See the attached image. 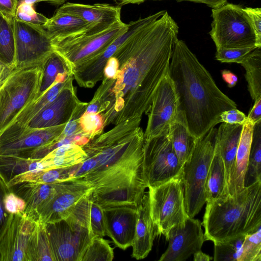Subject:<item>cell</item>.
Instances as JSON below:
<instances>
[{"label":"cell","mask_w":261,"mask_h":261,"mask_svg":"<svg viewBox=\"0 0 261 261\" xmlns=\"http://www.w3.org/2000/svg\"><path fill=\"white\" fill-rule=\"evenodd\" d=\"M82 124L86 130L92 131L100 127L101 119L96 113H88L83 117Z\"/></svg>","instance_id":"46"},{"label":"cell","mask_w":261,"mask_h":261,"mask_svg":"<svg viewBox=\"0 0 261 261\" xmlns=\"http://www.w3.org/2000/svg\"><path fill=\"white\" fill-rule=\"evenodd\" d=\"M120 5H126L128 4H140L146 0H114Z\"/></svg>","instance_id":"55"},{"label":"cell","mask_w":261,"mask_h":261,"mask_svg":"<svg viewBox=\"0 0 261 261\" xmlns=\"http://www.w3.org/2000/svg\"><path fill=\"white\" fill-rule=\"evenodd\" d=\"M240 64L246 71L248 89L255 100L261 97V47L254 49Z\"/></svg>","instance_id":"31"},{"label":"cell","mask_w":261,"mask_h":261,"mask_svg":"<svg viewBox=\"0 0 261 261\" xmlns=\"http://www.w3.org/2000/svg\"><path fill=\"white\" fill-rule=\"evenodd\" d=\"M212 259V257L203 253L201 250L193 254V260L194 261H210Z\"/></svg>","instance_id":"54"},{"label":"cell","mask_w":261,"mask_h":261,"mask_svg":"<svg viewBox=\"0 0 261 261\" xmlns=\"http://www.w3.org/2000/svg\"><path fill=\"white\" fill-rule=\"evenodd\" d=\"M42 26L47 33L53 46L64 40L84 34L89 29L81 18L58 10Z\"/></svg>","instance_id":"21"},{"label":"cell","mask_w":261,"mask_h":261,"mask_svg":"<svg viewBox=\"0 0 261 261\" xmlns=\"http://www.w3.org/2000/svg\"><path fill=\"white\" fill-rule=\"evenodd\" d=\"M42 169L44 166L41 159L0 154V177L7 184L17 175Z\"/></svg>","instance_id":"28"},{"label":"cell","mask_w":261,"mask_h":261,"mask_svg":"<svg viewBox=\"0 0 261 261\" xmlns=\"http://www.w3.org/2000/svg\"><path fill=\"white\" fill-rule=\"evenodd\" d=\"M187 1L198 3L204 4L212 8H215L227 3V0H177Z\"/></svg>","instance_id":"51"},{"label":"cell","mask_w":261,"mask_h":261,"mask_svg":"<svg viewBox=\"0 0 261 261\" xmlns=\"http://www.w3.org/2000/svg\"><path fill=\"white\" fill-rule=\"evenodd\" d=\"M245 236H239L214 244L213 260L238 261L242 253V245Z\"/></svg>","instance_id":"36"},{"label":"cell","mask_w":261,"mask_h":261,"mask_svg":"<svg viewBox=\"0 0 261 261\" xmlns=\"http://www.w3.org/2000/svg\"><path fill=\"white\" fill-rule=\"evenodd\" d=\"M17 6V0H0V12L10 20L15 17Z\"/></svg>","instance_id":"45"},{"label":"cell","mask_w":261,"mask_h":261,"mask_svg":"<svg viewBox=\"0 0 261 261\" xmlns=\"http://www.w3.org/2000/svg\"><path fill=\"white\" fill-rule=\"evenodd\" d=\"M77 165L66 168L42 169L27 172L14 177L7 185L10 187L23 181H33L47 184L58 183L71 179Z\"/></svg>","instance_id":"27"},{"label":"cell","mask_w":261,"mask_h":261,"mask_svg":"<svg viewBox=\"0 0 261 261\" xmlns=\"http://www.w3.org/2000/svg\"><path fill=\"white\" fill-rule=\"evenodd\" d=\"M87 158L81 148L69 144L58 147L41 159L44 169L66 168L82 162Z\"/></svg>","instance_id":"26"},{"label":"cell","mask_w":261,"mask_h":261,"mask_svg":"<svg viewBox=\"0 0 261 261\" xmlns=\"http://www.w3.org/2000/svg\"><path fill=\"white\" fill-rule=\"evenodd\" d=\"M117 67L118 61L117 59L113 56L110 58L105 70L106 76L108 77H114L117 72Z\"/></svg>","instance_id":"49"},{"label":"cell","mask_w":261,"mask_h":261,"mask_svg":"<svg viewBox=\"0 0 261 261\" xmlns=\"http://www.w3.org/2000/svg\"><path fill=\"white\" fill-rule=\"evenodd\" d=\"M45 224L54 261H80L92 239L88 230L70 216Z\"/></svg>","instance_id":"8"},{"label":"cell","mask_w":261,"mask_h":261,"mask_svg":"<svg viewBox=\"0 0 261 261\" xmlns=\"http://www.w3.org/2000/svg\"><path fill=\"white\" fill-rule=\"evenodd\" d=\"M140 77L139 69L136 67L128 68L124 72L123 82L128 86L136 84Z\"/></svg>","instance_id":"48"},{"label":"cell","mask_w":261,"mask_h":261,"mask_svg":"<svg viewBox=\"0 0 261 261\" xmlns=\"http://www.w3.org/2000/svg\"><path fill=\"white\" fill-rule=\"evenodd\" d=\"M10 188L25 202L26 206L23 213L38 220V211L52 195L55 184L23 181Z\"/></svg>","instance_id":"23"},{"label":"cell","mask_w":261,"mask_h":261,"mask_svg":"<svg viewBox=\"0 0 261 261\" xmlns=\"http://www.w3.org/2000/svg\"><path fill=\"white\" fill-rule=\"evenodd\" d=\"M10 191V188L0 177V238L6 227L10 214L6 210L4 203L5 195Z\"/></svg>","instance_id":"43"},{"label":"cell","mask_w":261,"mask_h":261,"mask_svg":"<svg viewBox=\"0 0 261 261\" xmlns=\"http://www.w3.org/2000/svg\"><path fill=\"white\" fill-rule=\"evenodd\" d=\"M15 47V67L42 64L54 51L50 39L42 25L12 20Z\"/></svg>","instance_id":"9"},{"label":"cell","mask_w":261,"mask_h":261,"mask_svg":"<svg viewBox=\"0 0 261 261\" xmlns=\"http://www.w3.org/2000/svg\"><path fill=\"white\" fill-rule=\"evenodd\" d=\"M61 87L60 82L55 83L44 95L34 100L24 108L18 115L10 126L16 128L26 127L32 119L41 110L56 99L58 96Z\"/></svg>","instance_id":"33"},{"label":"cell","mask_w":261,"mask_h":261,"mask_svg":"<svg viewBox=\"0 0 261 261\" xmlns=\"http://www.w3.org/2000/svg\"><path fill=\"white\" fill-rule=\"evenodd\" d=\"M27 256L28 261H54L45 223L37 220L28 244Z\"/></svg>","instance_id":"30"},{"label":"cell","mask_w":261,"mask_h":261,"mask_svg":"<svg viewBox=\"0 0 261 261\" xmlns=\"http://www.w3.org/2000/svg\"><path fill=\"white\" fill-rule=\"evenodd\" d=\"M128 24L121 20L110 28L94 34H83L66 39L53 46L61 56L69 55L77 61L103 51L116 39L124 34Z\"/></svg>","instance_id":"14"},{"label":"cell","mask_w":261,"mask_h":261,"mask_svg":"<svg viewBox=\"0 0 261 261\" xmlns=\"http://www.w3.org/2000/svg\"><path fill=\"white\" fill-rule=\"evenodd\" d=\"M248 16L254 30L258 47H261V8H243Z\"/></svg>","instance_id":"42"},{"label":"cell","mask_w":261,"mask_h":261,"mask_svg":"<svg viewBox=\"0 0 261 261\" xmlns=\"http://www.w3.org/2000/svg\"><path fill=\"white\" fill-rule=\"evenodd\" d=\"M147 186L142 174H133L93 188L92 199L102 208L130 205L137 207Z\"/></svg>","instance_id":"11"},{"label":"cell","mask_w":261,"mask_h":261,"mask_svg":"<svg viewBox=\"0 0 261 261\" xmlns=\"http://www.w3.org/2000/svg\"><path fill=\"white\" fill-rule=\"evenodd\" d=\"M220 122L231 124L243 125L247 122V116L237 109H232L223 112L220 116Z\"/></svg>","instance_id":"44"},{"label":"cell","mask_w":261,"mask_h":261,"mask_svg":"<svg viewBox=\"0 0 261 261\" xmlns=\"http://www.w3.org/2000/svg\"><path fill=\"white\" fill-rule=\"evenodd\" d=\"M37 222L24 213L10 214L0 238L1 261H28L27 248Z\"/></svg>","instance_id":"13"},{"label":"cell","mask_w":261,"mask_h":261,"mask_svg":"<svg viewBox=\"0 0 261 261\" xmlns=\"http://www.w3.org/2000/svg\"><path fill=\"white\" fill-rule=\"evenodd\" d=\"M61 55L54 51L42 64V74L40 86L36 99L44 95L56 82Z\"/></svg>","instance_id":"37"},{"label":"cell","mask_w":261,"mask_h":261,"mask_svg":"<svg viewBox=\"0 0 261 261\" xmlns=\"http://www.w3.org/2000/svg\"><path fill=\"white\" fill-rule=\"evenodd\" d=\"M12 20L8 19L0 12V67L2 69L15 66V37Z\"/></svg>","instance_id":"32"},{"label":"cell","mask_w":261,"mask_h":261,"mask_svg":"<svg viewBox=\"0 0 261 261\" xmlns=\"http://www.w3.org/2000/svg\"><path fill=\"white\" fill-rule=\"evenodd\" d=\"M206 202L228 196L227 186L223 161L216 142L214 155L205 182Z\"/></svg>","instance_id":"25"},{"label":"cell","mask_w":261,"mask_h":261,"mask_svg":"<svg viewBox=\"0 0 261 261\" xmlns=\"http://www.w3.org/2000/svg\"><path fill=\"white\" fill-rule=\"evenodd\" d=\"M261 180V120L253 125L247 173Z\"/></svg>","instance_id":"35"},{"label":"cell","mask_w":261,"mask_h":261,"mask_svg":"<svg viewBox=\"0 0 261 261\" xmlns=\"http://www.w3.org/2000/svg\"><path fill=\"white\" fill-rule=\"evenodd\" d=\"M93 189L82 179H70L55 184L51 197L38 211V220L53 222L67 218L78 201Z\"/></svg>","instance_id":"10"},{"label":"cell","mask_w":261,"mask_h":261,"mask_svg":"<svg viewBox=\"0 0 261 261\" xmlns=\"http://www.w3.org/2000/svg\"><path fill=\"white\" fill-rule=\"evenodd\" d=\"M217 129L212 128L197 141L193 152L183 166L182 182L186 209L194 218L206 203L205 182L214 153Z\"/></svg>","instance_id":"4"},{"label":"cell","mask_w":261,"mask_h":261,"mask_svg":"<svg viewBox=\"0 0 261 261\" xmlns=\"http://www.w3.org/2000/svg\"><path fill=\"white\" fill-rule=\"evenodd\" d=\"M98 110V107L95 104L90 105L87 109L88 113H96Z\"/></svg>","instance_id":"56"},{"label":"cell","mask_w":261,"mask_h":261,"mask_svg":"<svg viewBox=\"0 0 261 261\" xmlns=\"http://www.w3.org/2000/svg\"><path fill=\"white\" fill-rule=\"evenodd\" d=\"M57 10L75 15L88 25L84 34H94L101 32L121 21V6L108 4L96 3L85 5L66 3Z\"/></svg>","instance_id":"18"},{"label":"cell","mask_w":261,"mask_h":261,"mask_svg":"<svg viewBox=\"0 0 261 261\" xmlns=\"http://www.w3.org/2000/svg\"><path fill=\"white\" fill-rule=\"evenodd\" d=\"M221 74L224 81L227 84L229 88L236 86L238 82V77L230 70L224 69L221 71Z\"/></svg>","instance_id":"50"},{"label":"cell","mask_w":261,"mask_h":261,"mask_svg":"<svg viewBox=\"0 0 261 261\" xmlns=\"http://www.w3.org/2000/svg\"><path fill=\"white\" fill-rule=\"evenodd\" d=\"M153 107L147 139L169 129L177 120L178 100L174 86L168 74L162 80L152 97Z\"/></svg>","instance_id":"16"},{"label":"cell","mask_w":261,"mask_h":261,"mask_svg":"<svg viewBox=\"0 0 261 261\" xmlns=\"http://www.w3.org/2000/svg\"><path fill=\"white\" fill-rule=\"evenodd\" d=\"M169 133L178 161L184 166L192 155L198 139L190 133L184 124L178 121L171 125Z\"/></svg>","instance_id":"29"},{"label":"cell","mask_w":261,"mask_h":261,"mask_svg":"<svg viewBox=\"0 0 261 261\" xmlns=\"http://www.w3.org/2000/svg\"><path fill=\"white\" fill-rule=\"evenodd\" d=\"M57 132L54 127L35 128L9 126L0 135V154L30 158L36 150L54 141Z\"/></svg>","instance_id":"12"},{"label":"cell","mask_w":261,"mask_h":261,"mask_svg":"<svg viewBox=\"0 0 261 261\" xmlns=\"http://www.w3.org/2000/svg\"><path fill=\"white\" fill-rule=\"evenodd\" d=\"M4 203L6 210L9 214L23 213L26 206L24 200L11 190L5 195Z\"/></svg>","instance_id":"41"},{"label":"cell","mask_w":261,"mask_h":261,"mask_svg":"<svg viewBox=\"0 0 261 261\" xmlns=\"http://www.w3.org/2000/svg\"><path fill=\"white\" fill-rule=\"evenodd\" d=\"M253 124L247 121L243 124L233 171L227 187L228 195L233 196L245 187Z\"/></svg>","instance_id":"20"},{"label":"cell","mask_w":261,"mask_h":261,"mask_svg":"<svg viewBox=\"0 0 261 261\" xmlns=\"http://www.w3.org/2000/svg\"><path fill=\"white\" fill-rule=\"evenodd\" d=\"M261 120V97L254 100V105L247 116V121L254 124Z\"/></svg>","instance_id":"47"},{"label":"cell","mask_w":261,"mask_h":261,"mask_svg":"<svg viewBox=\"0 0 261 261\" xmlns=\"http://www.w3.org/2000/svg\"><path fill=\"white\" fill-rule=\"evenodd\" d=\"M0 260L1 261V254H0Z\"/></svg>","instance_id":"58"},{"label":"cell","mask_w":261,"mask_h":261,"mask_svg":"<svg viewBox=\"0 0 261 261\" xmlns=\"http://www.w3.org/2000/svg\"><path fill=\"white\" fill-rule=\"evenodd\" d=\"M178 100V121L197 139L220 123L225 111L237 104L223 93L183 41L176 39L168 71Z\"/></svg>","instance_id":"1"},{"label":"cell","mask_w":261,"mask_h":261,"mask_svg":"<svg viewBox=\"0 0 261 261\" xmlns=\"http://www.w3.org/2000/svg\"><path fill=\"white\" fill-rule=\"evenodd\" d=\"M77 124L74 120L69 121L64 128V134L67 137L71 136L76 130Z\"/></svg>","instance_id":"53"},{"label":"cell","mask_w":261,"mask_h":261,"mask_svg":"<svg viewBox=\"0 0 261 261\" xmlns=\"http://www.w3.org/2000/svg\"><path fill=\"white\" fill-rule=\"evenodd\" d=\"M169 130L147 139L143 146V175L147 188L182 174L183 166L173 148Z\"/></svg>","instance_id":"7"},{"label":"cell","mask_w":261,"mask_h":261,"mask_svg":"<svg viewBox=\"0 0 261 261\" xmlns=\"http://www.w3.org/2000/svg\"><path fill=\"white\" fill-rule=\"evenodd\" d=\"M90 192L78 201L69 216L85 227L92 238L103 237L106 236L103 208L92 199Z\"/></svg>","instance_id":"22"},{"label":"cell","mask_w":261,"mask_h":261,"mask_svg":"<svg viewBox=\"0 0 261 261\" xmlns=\"http://www.w3.org/2000/svg\"><path fill=\"white\" fill-rule=\"evenodd\" d=\"M182 175L148 188L150 212L156 237L162 235L166 239L173 227L184 224L189 217L185 206Z\"/></svg>","instance_id":"5"},{"label":"cell","mask_w":261,"mask_h":261,"mask_svg":"<svg viewBox=\"0 0 261 261\" xmlns=\"http://www.w3.org/2000/svg\"><path fill=\"white\" fill-rule=\"evenodd\" d=\"M243 125L223 122L217 129V142L224 165L227 187L234 165Z\"/></svg>","instance_id":"24"},{"label":"cell","mask_w":261,"mask_h":261,"mask_svg":"<svg viewBox=\"0 0 261 261\" xmlns=\"http://www.w3.org/2000/svg\"><path fill=\"white\" fill-rule=\"evenodd\" d=\"M33 5L25 3L19 4L17 8L15 18L22 22L42 25L46 22L48 18L36 12Z\"/></svg>","instance_id":"39"},{"label":"cell","mask_w":261,"mask_h":261,"mask_svg":"<svg viewBox=\"0 0 261 261\" xmlns=\"http://www.w3.org/2000/svg\"><path fill=\"white\" fill-rule=\"evenodd\" d=\"M106 236L122 250L132 246L135 237L138 211L130 205L103 208Z\"/></svg>","instance_id":"17"},{"label":"cell","mask_w":261,"mask_h":261,"mask_svg":"<svg viewBox=\"0 0 261 261\" xmlns=\"http://www.w3.org/2000/svg\"><path fill=\"white\" fill-rule=\"evenodd\" d=\"M168 246L160 261H184L201 250L205 241L202 223L188 217L186 222L173 227L167 238Z\"/></svg>","instance_id":"15"},{"label":"cell","mask_w":261,"mask_h":261,"mask_svg":"<svg viewBox=\"0 0 261 261\" xmlns=\"http://www.w3.org/2000/svg\"><path fill=\"white\" fill-rule=\"evenodd\" d=\"M238 261H261V228L245 236Z\"/></svg>","instance_id":"38"},{"label":"cell","mask_w":261,"mask_h":261,"mask_svg":"<svg viewBox=\"0 0 261 261\" xmlns=\"http://www.w3.org/2000/svg\"><path fill=\"white\" fill-rule=\"evenodd\" d=\"M42 74V64L3 68L0 76V135L36 99Z\"/></svg>","instance_id":"3"},{"label":"cell","mask_w":261,"mask_h":261,"mask_svg":"<svg viewBox=\"0 0 261 261\" xmlns=\"http://www.w3.org/2000/svg\"><path fill=\"white\" fill-rule=\"evenodd\" d=\"M114 250L107 240L95 236L90 240L80 261H112Z\"/></svg>","instance_id":"34"},{"label":"cell","mask_w":261,"mask_h":261,"mask_svg":"<svg viewBox=\"0 0 261 261\" xmlns=\"http://www.w3.org/2000/svg\"><path fill=\"white\" fill-rule=\"evenodd\" d=\"M255 48H217L215 58L223 63L240 64Z\"/></svg>","instance_id":"40"},{"label":"cell","mask_w":261,"mask_h":261,"mask_svg":"<svg viewBox=\"0 0 261 261\" xmlns=\"http://www.w3.org/2000/svg\"><path fill=\"white\" fill-rule=\"evenodd\" d=\"M202 225L214 244L253 233L261 228V180L238 194L206 202Z\"/></svg>","instance_id":"2"},{"label":"cell","mask_w":261,"mask_h":261,"mask_svg":"<svg viewBox=\"0 0 261 261\" xmlns=\"http://www.w3.org/2000/svg\"><path fill=\"white\" fill-rule=\"evenodd\" d=\"M67 0H17L18 6L21 3L34 4L36 3L45 2L53 5H59L64 4ZM18 7V6H17Z\"/></svg>","instance_id":"52"},{"label":"cell","mask_w":261,"mask_h":261,"mask_svg":"<svg viewBox=\"0 0 261 261\" xmlns=\"http://www.w3.org/2000/svg\"><path fill=\"white\" fill-rule=\"evenodd\" d=\"M212 12L209 34L217 48L258 47L250 19L241 6L226 3Z\"/></svg>","instance_id":"6"},{"label":"cell","mask_w":261,"mask_h":261,"mask_svg":"<svg viewBox=\"0 0 261 261\" xmlns=\"http://www.w3.org/2000/svg\"><path fill=\"white\" fill-rule=\"evenodd\" d=\"M138 216L135 227L132 257L136 259L145 258L152 249L156 237L149 205L148 192H145L137 206Z\"/></svg>","instance_id":"19"},{"label":"cell","mask_w":261,"mask_h":261,"mask_svg":"<svg viewBox=\"0 0 261 261\" xmlns=\"http://www.w3.org/2000/svg\"><path fill=\"white\" fill-rule=\"evenodd\" d=\"M3 69H2L1 67H0V76H1V72H2V70Z\"/></svg>","instance_id":"57"}]
</instances>
